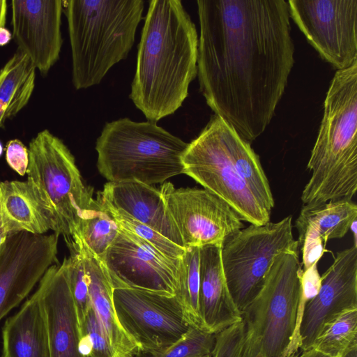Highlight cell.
Instances as JSON below:
<instances>
[{"label":"cell","mask_w":357,"mask_h":357,"mask_svg":"<svg viewBox=\"0 0 357 357\" xmlns=\"http://www.w3.org/2000/svg\"><path fill=\"white\" fill-rule=\"evenodd\" d=\"M120 228V227H119ZM113 288H131L176 295L180 259H170L137 236L121 229L100 257Z\"/></svg>","instance_id":"4fadbf2b"},{"label":"cell","mask_w":357,"mask_h":357,"mask_svg":"<svg viewBox=\"0 0 357 357\" xmlns=\"http://www.w3.org/2000/svg\"><path fill=\"white\" fill-rule=\"evenodd\" d=\"M55 220L36 187L29 180L0 182V236L54 231Z\"/></svg>","instance_id":"7402d4cb"},{"label":"cell","mask_w":357,"mask_h":357,"mask_svg":"<svg viewBox=\"0 0 357 357\" xmlns=\"http://www.w3.org/2000/svg\"><path fill=\"white\" fill-rule=\"evenodd\" d=\"M307 168L312 172L304 205L352 199L357 191V61L337 70Z\"/></svg>","instance_id":"3957f363"},{"label":"cell","mask_w":357,"mask_h":357,"mask_svg":"<svg viewBox=\"0 0 357 357\" xmlns=\"http://www.w3.org/2000/svg\"><path fill=\"white\" fill-rule=\"evenodd\" d=\"M70 250V256L64 259L70 291L82 328L88 311L91 307L89 278L81 254L75 250Z\"/></svg>","instance_id":"f546056e"},{"label":"cell","mask_w":357,"mask_h":357,"mask_svg":"<svg viewBox=\"0 0 357 357\" xmlns=\"http://www.w3.org/2000/svg\"><path fill=\"white\" fill-rule=\"evenodd\" d=\"M195 24L178 0L149 3L130 98L149 121L174 114L197 74Z\"/></svg>","instance_id":"7a4b0ae2"},{"label":"cell","mask_w":357,"mask_h":357,"mask_svg":"<svg viewBox=\"0 0 357 357\" xmlns=\"http://www.w3.org/2000/svg\"><path fill=\"white\" fill-rule=\"evenodd\" d=\"M298 251L276 255L255 298L242 311V357H294L302 293Z\"/></svg>","instance_id":"5b68a950"},{"label":"cell","mask_w":357,"mask_h":357,"mask_svg":"<svg viewBox=\"0 0 357 357\" xmlns=\"http://www.w3.org/2000/svg\"><path fill=\"white\" fill-rule=\"evenodd\" d=\"M12 114L6 104L0 98V128L8 119L13 118Z\"/></svg>","instance_id":"836d02e7"},{"label":"cell","mask_w":357,"mask_h":357,"mask_svg":"<svg viewBox=\"0 0 357 357\" xmlns=\"http://www.w3.org/2000/svg\"><path fill=\"white\" fill-rule=\"evenodd\" d=\"M215 344V334L190 325L176 342L161 353L149 357H206L211 356Z\"/></svg>","instance_id":"f1b7e54d"},{"label":"cell","mask_w":357,"mask_h":357,"mask_svg":"<svg viewBox=\"0 0 357 357\" xmlns=\"http://www.w3.org/2000/svg\"><path fill=\"white\" fill-rule=\"evenodd\" d=\"M199 312L202 328L216 334L242 321L229 293L221 259V246L200 248Z\"/></svg>","instance_id":"ffe728a7"},{"label":"cell","mask_w":357,"mask_h":357,"mask_svg":"<svg viewBox=\"0 0 357 357\" xmlns=\"http://www.w3.org/2000/svg\"><path fill=\"white\" fill-rule=\"evenodd\" d=\"M44 310L50 357H88L67 275L66 261L52 265L36 289Z\"/></svg>","instance_id":"e0dca14e"},{"label":"cell","mask_w":357,"mask_h":357,"mask_svg":"<svg viewBox=\"0 0 357 357\" xmlns=\"http://www.w3.org/2000/svg\"><path fill=\"white\" fill-rule=\"evenodd\" d=\"M2 152H3V146H2L1 144L0 143V155L2 154Z\"/></svg>","instance_id":"ab89813d"},{"label":"cell","mask_w":357,"mask_h":357,"mask_svg":"<svg viewBox=\"0 0 357 357\" xmlns=\"http://www.w3.org/2000/svg\"><path fill=\"white\" fill-rule=\"evenodd\" d=\"M357 346V308L347 310L329 323L314 340V348L330 357H342Z\"/></svg>","instance_id":"484cf974"},{"label":"cell","mask_w":357,"mask_h":357,"mask_svg":"<svg viewBox=\"0 0 357 357\" xmlns=\"http://www.w3.org/2000/svg\"><path fill=\"white\" fill-rule=\"evenodd\" d=\"M226 140L232 162L238 174L262 205L271 212L275 202L258 155L252 149L250 143L243 139L229 123L226 130Z\"/></svg>","instance_id":"cb8c5ba5"},{"label":"cell","mask_w":357,"mask_h":357,"mask_svg":"<svg viewBox=\"0 0 357 357\" xmlns=\"http://www.w3.org/2000/svg\"><path fill=\"white\" fill-rule=\"evenodd\" d=\"M228 123L213 114L199 136L188 143L184 174L225 201L241 220L263 225L270 221L266 208L236 170L227 144Z\"/></svg>","instance_id":"ba28073f"},{"label":"cell","mask_w":357,"mask_h":357,"mask_svg":"<svg viewBox=\"0 0 357 357\" xmlns=\"http://www.w3.org/2000/svg\"><path fill=\"white\" fill-rule=\"evenodd\" d=\"M7 8V1L6 0H0V28L5 26Z\"/></svg>","instance_id":"8d00e7d4"},{"label":"cell","mask_w":357,"mask_h":357,"mask_svg":"<svg viewBox=\"0 0 357 357\" xmlns=\"http://www.w3.org/2000/svg\"><path fill=\"white\" fill-rule=\"evenodd\" d=\"M112 301L121 327L139 352H162L181 339L191 325L176 294L114 288Z\"/></svg>","instance_id":"30bf717a"},{"label":"cell","mask_w":357,"mask_h":357,"mask_svg":"<svg viewBox=\"0 0 357 357\" xmlns=\"http://www.w3.org/2000/svg\"><path fill=\"white\" fill-rule=\"evenodd\" d=\"M188 146L155 122L120 119L107 123L96 140L97 167L108 182L151 185L184 174Z\"/></svg>","instance_id":"8992f818"},{"label":"cell","mask_w":357,"mask_h":357,"mask_svg":"<svg viewBox=\"0 0 357 357\" xmlns=\"http://www.w3.org/2000/svg\"><path fill=\"white\" fill-rule=\"evenodd\" d=\"M244 344V326L238 322L215 334L212 357H242Z\"/></svg>","instance_id":"1f68e13d"},{"label":"cell","mask_w":357,"mask_h":357,"mask_svg":"<svg viewBox=\"0 0 357 357\" xmlns=\"http://www.w3.org/2000/svg\"><path fill=\"white\" fill-rule=\"evenodd\" d=\"M197 3L200 91L215 114L252 142L273 119L294 63L288 2Z\"/></svg>","instance_id":"6da1fadb"},{"label":"cell","mask_w":357,"mask_h":357,"mask_svg":"<svg viewBox=\"0 0 357 357\" xmlns=\"http://www.w3.org/2000/svg\"><path fill=\"white\" fill-rule=\"evenodd\" d=\"M27 180L38 189L55 220L54 233L66 241L77 231L85 211L93 200L75 158L59 137L45 129L30 142Z\"/></svg>","instance_id":"52a82bcc"},{"label":"cell","mask_w":357,"mask_h":357,"mask_svg":"<svg viewBox=\"0 0 357 357\" xmlns=\"http://www.w3.org/2000/svg\"><path fill=\"white\" fill-rule=\"evenodd\" d=\"M290 17L337 70L357 61V0H289Z\"/></svg>","instance_id":"8fae6325"},{"label":"cell","mask_w":357,"mask_h":357,"mask_svg":"<svg viewBox=\"0 0 357 357\" xmlns=\"http://www.w3.org/2000/svg\"><path fill=\"white\" fill-rule=\"evenodd\" d=\"M349 229H351L353 233L354 245L357 246V219L353 221Z\"/></svg>","instance_id":"74e56055"},{"label":"cell","mask_w":357,"mask_h":357,"mask_svg":"<svg viewBox=\"0 0 357 357\" xmlns=\"http://www.w3.org/2000/svg\"><path fill=\"white\" fill-rule=\"evenodd\" d=\"M206 357H212V355H211V356H206Z\"/></svg>","instance_id":"60d3db41"},{"label":"cell","mask_w":357,"mask_h":357,"mask_svg":"<svg viewBox=\"0 0 357 357\" xmlns=\"http://www.w3.org/2000/svg\"><path fill=\"white\" fill-rule=\"evenodd\" d=\"M119 231L118 224L97 197L84 213L76 233L70 239L79 238L94 254L101 257Z\"/></svg>","instance_id":"d4e9b609"},{"label":"cell","mask_w":357,"mask_h":357,"mask_svg":"<svg viewBox=\"0 0 357 357\" xmlns=\"http://www.w3.org/2000/svg\"><path fill=\"white\" fill-rule=\"evenodd\" d=\"M59 235L18 232L0 245V321L56 261Z\"/></svg>","instance_id":"5bb4252c"},{"label":"cell","mask_w":357,"mask_h":357,"mask_svg":"<svg viewBox=\"0 0 357 357\" xmlns=\"http://www.w3.org/2000/svg\"><path fill=\"white\" fill-rule=\"evenodd\" d=\"M356 219L357 205L352 199L303 205L295 222L303 270L318 264L328 241L344 237Z\"/></svg>","instance_id":"ac0fdd59"},{"label":"cell","mask_w":357,"mask_h":357,"mask_svg":"<svg viewBox=\"0 0 357 357\" xmlns=\"http://www.w3.org/2000/svg\"><path fill=\"white\" fill-rule=\"evenodd\" d=\"M6 160L10 167L20 176H24L29 165V151L19 139L8 142L6 147Z\"/></svg>","instance_id":"d6a6232c"},{"label":"cell","mask_w":357,"mask_h":357,"mask_svg":"<svg viewBox=\"0 0 357 357\" xmlns=\"http://www.w3.org/2000/svg\"><path fill=\"white\" fill-rule=\"evenodd\" d=\"M12 38V33L8 29L5 28V26L0 28V46L7 45Z\"/></svg>","instance_id":"e575fe53"},{"label":"cell","mask_w":357,"mask_h":357,"mask_svg":"<svg viewBox=\"0 0 357 357\" xmlns=\"http://www.w3.org/2000/svg\"><path fill=\"white\" fill-rule=\"evenodd\" d=\"M199 269L200 248L186 247L180 259L176 295L184 305L191 325L202 328L199 312Z\"/></svg>","instance_id":"4316f807"},{"label":"cell","mask_w":357,"mask_h":357,"mask_svg":"<svg viewBox=\"0 0 357 357\" xmlns=\"http://www.w3.org/2000/svg\"><path fill=\"white\" fill-rule=\"evenodd\" d=\"M66 243L70 250H75L82 256L89 278L91 307L102 333L118 357H135L139 351L116 319L112 301L114 288L101 259L77 237Z\"/></svg>","instance_id":"44dd1931"},{"label":"cell","mask_w":357,"mask_h":357,"mask_svg":"<svg viewBox=\"0 0 357 357\" xmlns=\"http://www.w3.org/2000/svg\"><path fill=\"white\" fill-rule=\"evenodd\" d=\"M102 204L121 229L137 236L165 257L170 259H180L183 255L185 248L174 243L150 227L138 222L124 212L110 208L103 203Z\"/></svg>","instance_id":"83f0119b"},{"label":"cell","mask_w":357,"mask_h":357,"mask_svg":"<svg viewBox=\"0 0 357 357\" xmlns=\"http://www.w3.org/2000/svg\"><path fill=\"white\" fill-rule=\"evenodd\" d=\"M160 191L185 248L222 247L229 236L243 227L236 213L206 189L175 188L172 183L167 182Z\"/></svg>","instance_id":"7c38bea8"},{"label":"cell","mask_w":357,"mask_h":357,"mask_svg":"<svg viewBox=\"0 0 357 357\" xmlns=\"http://www.w3.org/2000/svg\"><path fill=\"white\" fill-rule=\"evenodd\" d=\"M357 308V246L338 252L321 276L317 294L305 303L298 331L301 351L310 349L323 329L343 312Z\"/></svg>","instance_id":"9a60e30c"},{"label":"cell","mask_w":357,"mask_h":357,"mask_svg":"<svg viewBox=\"0 0 357 357\" xmlns=\"http://www.w3.org/2000/svg\"><path fill=\"white\" fill-rule=\"evenodd\" d=\"M2 357H50L45 316L36 291L2 328Z\"/></svg>","instance_id":"603a6c76"},{"label":"cell","mask_w":357,"mask_h":357,"mask_svg":"<svg viewBox=\"0 0 357 357\" xmlns=\"http://www.w3.org/2000/svg\"><path fill=\"white\" fill-rule=\"evenodd\" d=\"M97 197L106 206L124 212L185 248L160 191L152 185L135 181L107 182Z\"/></svg>","instance_id":"d6986e66"},{"label":"cell","mask_w":357,"mask_h":357,"mask_svg":"<svg viewBox=\"0 0 357 357\" xmlns=\"http://www.w3.org/2000/svg\"><path fill=\"white\" fill-rule=\"evenodd\" d=\"M342 357H357V346L351 349Z\"/></svg>","instance_id":"f35d334b"},{"label":"cell","mask_w":357,"mask_h":357,"mask_svg":"<svg viewBox=\"0 0 357 357\" xmlns=\"http://www.w3.org/2000/svg\"><path fill=\"white\" fill-rule=\"evenodd\" d=\"M82 349L88 357H118L102 331L96 316L91 307L82 326Z\"/></svg>","instance_id":"4dcf8cb0"},{"label":"cell","mask_w":357,"mask_h":357,"mask_svg":"<svg viewBox=\"0 0 357 357\" xmlns=\"http://www.w3.org/2000/svg\"><path fill=\"white\" fill-rule=\"evenodd\" d=\"M294 357H330L319 351L310 348L307 350L303 351L300 355H296Z\"/></svg>","instance_id":"d590c367"},{"label":"cell","mask_w":357,"mask_h":357,"mask_svg":"<svg viewBox=\"0 0 357 357\" xmlns=\"http://www.w3.org/2000/svg\"><path fill=\"white\" fill-rule=\"evenodd\" d=\"M144 6L142 0L63 1L77 90L100 84L112 66L127 57Z\"/></svg>","instance_id":"277c9868"},{"label":"cell","mask_w":357,"mask_h":357,"mask_svg":"<svg viewBox=\"0 0 357 357\" xmlns=\"http://www.w3.org/2000/svg\"><path fill=\"white\" fill-rule=\"evenodd\" d=\"M12 36L17 50L36 69L46 75L58 61L62 46L61 31L63 1L13 0Z\"/></svg>","instance_id":"2e32d148"},{"label":"cell","mask_w":357,"mask_h":357,"mask_svg":"<svg viewBox=\"0 0 357 357\" xmlns=\"http://www.w3.org/2000/svg\"><path fill=\"white\" fill-rule=\"evenodd\" d=\"M292 215L277 222L252 225L229 236L221 247V259L231 296L241 312L261 289L274 257L298 251Z\"/></svg>","instance_id":"9c48e42d"}]
</instances>
